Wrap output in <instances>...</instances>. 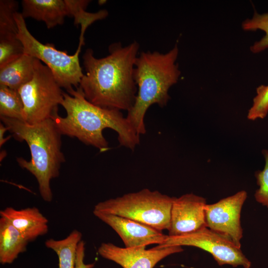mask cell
<instances>
[{
    "instance_id": "1",
    "label": "cell",
    "mask_w": 268,
    "mask_h": 268,
    "mask_svg": "<svg viewBox=\"0 0 268 268\" xmlns=\"http://www.w3.org/2000/svg\"><path fill=\"white\" fill-rule=\"evenodd\" d=\"M139 48L136 41L125 47L113 43L109 54L101 58L87 49L82 57L85 73L79 85L86 99L102 108L129 111L137 92L134 69Z\"/></svg>"
},
{
    "instance_id": "2",
    "label": "cell",
    "mask_w": 268,
    "mask_h": 268,
    "mask_svg": "<svg viewBox=\"0 0 268 268\" xmlns=\"http://www.w3.org/2000/svg\"><path fill=\"white\" fill-rule=\"evenodd\" d=\"M61 103L67 115L58 113L51 119L62 135L75 137L100 152L109 149L108 142L103 134L106 128L115 131L121 146L134 150L139 143V135L135 131L121 111L102 108L87 100L78 86L64 92Z\"/></svg>"
},
{
    "instance_id": "3",
    "label": "cell",
    "mask_w": 268,
    "mask_h": 268,
    "mask_svg": "<svg viewBox=\"0 0 268 268\" xmlns=\"http://www.w3.org/2000/svg\"><path fill=\"white\" fill-rule=\"evenodd\" d=\"M178 54L175 45L166 53L142 52L136 59L134 78L137 92L126 118L139 135L146 133L144 117L148 108L155 104L163 107L170 99L169 90L181 74L176 63Z\"/></svg>"
},
{
    "instance_id": "4",
    "label": "cell",
    "mask_w": 268,
    "mask_h": 268,
    "mask_svg": "<svg viewBox=\"0 0 268 268\" xmlns=\"http://www.w3.org/2000/svg\"><path fill=\"white\" fill-rule=\"evenodd\" d=\"M0 118L17 140L25 141L28 144L30 160L19 157L17 161L35 177L42 199L51 202L53 200L51 181L59 176L61 165L65 161L61 149L62 134L51 119L29 124L15 119Z\"/></svg>"
},
{
    "instance_id": "5",
    "label": "cell",
    "mask_w": 268,
    "mask_h": 268,
    "mask_svg": "<svg viewBox=\"0 0 268 268\" xmlns=\"http://www.w3.org/2000/svg\"><path fill=\"white\" fill-rule=\"evenodd\" d=\"M175 198L144 189L99 202L93 211L128 218L162 231L169 228Z\"/></svg>"
},
{
    "instance_id": "6",
    "label": "cell",
    "mask_w": 268,
    "mask_h": 268,
    "mask_svg": "<svg viewBox=\"0 0 268 268\" xmlns=\"http://www.w3.org/2000/svg\"><path fill=\"white\" fill-rule=\"evenodd\" d=\"M18 28L17 38L24 47V53L38 59L52 71L56 81L62 87L68 91L79 86L84 73L80 67L77 48L72 55L55 48L51 44H43L28 30L24 18L18 11L14 14Z\"/></svg>"
},
{
    "instance_id": "7",
    "label": "cell",
    "mask_w": 268,
    "mask_h": 268,
    "mask_svg": "<svg viewBox=\"0 0 268 268\" xmlns=\"http://www.w3.org/2000/svg\"><path fill=\"white\" fill-rule=\"evenodd\" d=\"M61 88L51 69L35 58L32 78L18 90L23 104V121L35 124L58 113L64 99Z\"/></svg>"
},
{
    "instance_id": "8",
    "label": "cell",
    "mask_w": 268,
    "mask_h": 268,
    "mask_svg": "<svg viewBox=\"0 0 268 268\" xmlns=\"http://www.w3.org/2000/svg\"><path fill=\"white\" fill-rule=\"evenodd\" d=\"M193 246L210 253L219 266L229 265L233 267L242 266L250 268L251 262L241 251L226 236L207 227L192 233L177 236H169L161 244L156 246L163 248L169 246Z\"/></svg>"
},
{
    "instance_id": "9",
    "label": "cell",
    "mask_w": 268,
    "mask_h": 268,
    "mask_svg": "<svg viewBox=\"0 0 268 268\" xmlns=\"http://www.w3.org/2000/svg\"><path fill=\"white\" fill-rule=\"evenodd\" d=\"M247 198V193L242 190L205 206L206 227L223 235L241 247L243 229L240 217L242 208Z\"/></svg>"
},
{
    "instance_id": "10",
    "label": "cell",
    "mask_w": 268,
    "mask_h": 268,
    "mask_svg": "<svg viewBox=\"0 0 268 268\" xmlns=\"http://www.w3.org/2000/svg\"><path fill=\"white\" fill-rule=\"evenodd\" d=\"M183 251L178 246L146 249L145 247L121 248L111 243H102L98 249L102 257L123 268H153L166 257Z\"/></svg>"
},
{
    "instance_id": "11",
    "label": "cell",
    "mask_w": 268,
    "mask_h": 268,
    "mask_svg": "<svg viewBox=\"0 0 268 268\" xmlns=\"http://www.w3.org/2000/svg\"><path fill=\"white\" fill-rule=\"evenodd\" d=\"M206 201L193 193L175 198L171 210L169 236H177L206 227L205 208Z\"/></svg>"
},
{
    "instance_id": "12",
    "label": "cell",
    "mask_w": 268,
    "mask_h": 268,
    "mask_svg": "<svg viewBox=\"0 0 268 268\" xmlns=\"http://www.w3.org/2000/svg\"><path fill=\"white\" fill-rule=\"evenodd\" d=\"M93 212L119 235L126 248L146 247L153 244L160 245L168 237L162 231L128 218L95 211Z\"/></svg>"
},
{
    "instance_id": "13",
    "label": "cell",
    "mask_w": 268,
    "mask_h": 268,
    "mask_svg": "<svg viewBox=\"0 0 268 268\" xmlns=\"http://www.w3.org/2000/svg\"><path fill=\"white\" fill-rule=\"evenodd\" d=\"M0 215L7 219L28 242L46 235L49 230L48 220L36 207L16 209L6 207Z\"/></svg>"
},
{
    "instance_id": "14",
    "label": "cell",
    "mask_w": 268,
    "mask_h": 268,
    "mask_svg": "<svg viewBox=\"0 0 268 268\" xmlns=\"http://www.w3.org/2000/svg\"><path fill=\"white\" fill-rule=\"evenodd\" d=\"M21 4L24 19L41 21L48 29L62 24L68 16L65 0H23Z\"/></svg>"
},
{
    "instance_id": "15",
    "label": "cell",
    "mask_w": 268,
    "mask_h": 268,
    "mask_svg": "<svg viewBox=\"0 0 268 268\" xmlns=\"http://www.w3.org/2000/svg\"><path fill=\"white\" fill-rule=\"evenodd\" d=\"M35 58L24 53L13 61L0 67V85L18 90L32 78Z\"/></svg>"
},
{
    "instance_id": "16",
    "label": "cell",
    "mask_w": 268,
    "mask_h": 268,
    "mask_svg": "<svg viewBox=\"0 0 268 268\" xmlns=\"http://www.w3.org/2000/svg\"><path fill=\"white\" fill-rule=\"evenodd\" d=\"M29 242L5 218H0V263H12L25 252Z\"/></svg>"
},
{
    "instance_id": "17",
    "label": "cell",
    "mask_w": 268,
    "mask_h": 268,
    "mask_svg": "<svg viewBox=\"0 0 268 268\" xmlns=\"http://www.w3.org/2000/svg\"><path fill=\"white\" fill-rule=\"evenodd\" d=\"M82 236L79 231L74 229L64 239L50 238L45 242V246L57 255L59 268H75L77 247Z\"/></svg>"
},
{
    "instance_id": "18",
    "label": "cell",
    "mask_w": 268,
    "mask_h": 268,
    "mask_svg": "<svg viewBox=\"0 0 268 268\" xmlns=\"http://www.w3.org/2000/svg\"><path fill=\"white\" fill-rule=\"evenodd\" d=\"M87 0H65L68 16L74 19V25L81 26L78 48L84 45V34L87 28L95 21L105 18L108 15L106 10H100L97 12L90 13L86 11L90 2Z\"/></svg>"
},
{
    "instance_id": "19",
    "label": "cell",
    "mask_w": 268,
    "mask_h": 268,
    "mask_svg": "<svg viewBox=\"0 0 268 268\" xmlns=\"http://www.w3.org/2000/svg\"><path fill=\"white\" fill-rule=\"evenodd\" d=\"M23 104L18 90L0 85V117L23 120Z\"/></svg>"
},
{
    "instance_id": "20",
    "label": "cell",
    "mask_w": 268,
    "mask_h": 268,
    "mask_svg": "<svg viewBox=\"0 0 268 268\" xmlns=\"http://www.w3.org/2000/svg\"><path fill=\"white\" fill-rule=\"evenodd\" d=\"M18 9L17 1L0 0V38L17 36L18 28L14 14Z\"/></svg>"
},
{
    "instance_id": "21",
    "label": "cell",
    "mask_w": 268,
    "mask_h": 268,
    "mask_svg": "<svg viewBox=\"0 0 268 268\" xmlns=\"http://www.w3.org/2000/svg\"><path fill=\"white\" fill-rule=\"evenodd\" d=\"M242 27L245 31L261 30L265 33L260 40L251 46L250 50L252 53H258L268 48V13L260 14L255 11L252 18L244 21Z\"/></svg>"
},
{
    "instance_id": "22",
    "label": "cell",
    "mask_w": 268,
    "mask_h": 268,
    "mask_svg": "<svg viewBox=\"0 0 268 268\" xmlns=\"http://www.w3.org/2000/svg\"><path fill=\"white\" fill-rule=\"evenodd\" d=\"M23 54V46L17 36L0 38V67L17 59Z\"/></svg>"
},
{
    "instance_id": "23",
    "label": "cell",
    "mask_w": 268,
    "mask_h": 268,
    "mask_svg": "<svg viewBox=\"0 0 268 268\" xmlns=\"http://www.w3.org/2000/svg\"><path fill=\"white\" fill-rule=\"evenodd\" d=\"M268 114V85H261L256 89V95L248 110L247 119L250 121L265 118Z\"/></svg>"
},
{
    "instance_id": "24",
    "label": "cell",
    "mask_w": 268,
    "mask_h": 268,
    "mask_svg": "<svg viewBox=\"0 0 268 268\" xmlns=\"http://www.w3.org/2000/svg\"><path fill=\"white\" fill-rule=\"evenodd\" d=\"M262 153L265 159V166L262 170L257 171L255 173L259 188L254 197L258 203L268 208V150L263 149Z\"/></svg>"
},
{
    "instance_id": "25",
    "label": "cell",
    "mask_w": 268,
    "mask_h": 268,
    "mask_svg": "<svg viewBox=\"0 0 268 268\" xmlns=\"http://www.w3.org/2000/svg\"><path fill=\"white\" fill-rule=\"evenodd\" d=\"M85 257V242L81 240L78 244L76 258L75 268H91L93 264H85L84 259Z\"/></svg>"
},
{
    "instance_id": "26",
    "label": "cell",
    "mask_w": 268,
    "mask_h": 268,
    "mask_svg": "<svg viewBox=\"0 0 268 268\" xmlns=\"http://www.w3.org/2000/svg\"><path fill=\"white\" fill-rule=\"evenodd\" d=\"M8 131V128L3 124L0 123V146L2 145L10 138L11 135L8 136L7 138L4 137V133Z\"/></svg>"
}]
</instances>
